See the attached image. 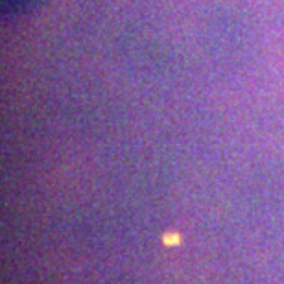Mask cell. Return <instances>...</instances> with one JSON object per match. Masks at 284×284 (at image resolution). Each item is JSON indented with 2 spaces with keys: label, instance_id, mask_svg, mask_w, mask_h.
<instances>
[{
  "label": "cell",
  "instance_id": "1",
  "mask_svg": "<svg viewBox=\"0 0 284 284\" xmlns=\"http://www.w3.org/2000/svg\"><path fill=\"white\" fill-rule=\"evenodd\" d=\"M181 240H179V236L177 234H166L164 236V243H168V245H175V243H179Z\"/></svg>",
  "mask_w": 284,
  "mask_h": 284
}]
</instances>
